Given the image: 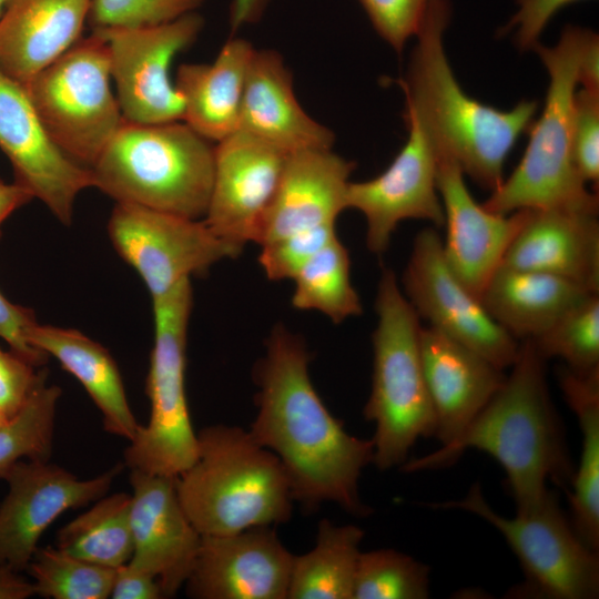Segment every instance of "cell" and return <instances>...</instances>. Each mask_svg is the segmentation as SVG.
<instances>
[{"label": "cell", "instance_id": "1", "mask_svg": "<svg viewBox=\"0 0 599 599\" xmlns=\"http://www.w3.org/2000/svg\"><path fill=\"white\" fill-rule=\"evenodd\" d=\"M309 362L298 335L283 325L272 329L254 366L257 412L248 432L282 463L294 501L307 510L335 502L352 516H368L358 480L373 463V440L351 435L332 415L313 386Z\"/></svg>", "mask_w": 599, "mask_h": 599}, {"label": "cell", "instance_id": "2", "mask_svg": "<svg viewBox=\"0 0 599 599\" xmlns=\"http://www.w3.org/2000/svg\"><path fill=\"white\" fill-rule=\"evenodd\" d=\"M545 362L531 339L520 341L504 384L468 427L435 451L407 459L402 470L440 468L467 449L484 451L502 467L517 514L544 502L550 493L549 479L566 489L575 471L548 389Z\"/></svg>", "mask_w": 599, "mask_h": 599}, {"label": "cell", "instance_id": "3", "mask_svg": "<svg viewBox=\"0 0 599 599\" xmlns=\"http://www.w3.org/2000/svg\"><path fill=\"white\" fill-rule=\"evenodd\" d=\"M449 0H434L415 34L405 77V118L417 123L437 156L454 160L490 192L504 180L512 148L535 120L538 102L522 100L504 111L484 104L458 83L445 50Z\"/></svg>", "mask_w": 599, "mask_h": 599}, {"label": "cell", "instance_id": "4", "mask_svg": "<svg viewBox=\"0 0 599 599\" xmlns=\"http://www.w3.org/2000/svg\"><path fill=\"white\" fill-rule=\"evenodd\" d=\"M196 435L197 457L176 476V486L201 535H229L291 519L294 498L287 474L248 429L217 424Z\"/></svg>", "mask_w": 599, "mask_h": 599}, {"label": "cell", "instance_id": "5", "mask_svg": "<svg viewBox=\"0 0 599 599\" xmlns=\"http://www.w3.org/2000/svg\"><path fill=\"white\" fill-rule=\"evenodd\" d=\"M591 30L567 24L556 44L537 43L548 73L541 114L529 128L527 148L511 174L481 205L494 213L522 209H572L598 213V195L587 190L572 160L573 103L579 63Z\"/></svg>", "mask_w": 599, "mask_h": 599}, {"label": "cell", "instance_id": "6", "mask_svg": "<svg viewBox=\"0 0 599 599\" xmlns=\"http://www.w3.org/2000/svg\"><path fill=\"white\" fill-rule=\"evenodd\" d=\"M214 164L215 146L185 122L124 120L90 170L93 187L115 203L201 220L209 205Z\"/></svg>", "mask_w": 599, "mask_h": 599}, {"label": "cell", "instance_id": "7", "mask_svg": "<svg viewBox=\"0 0 599 599\" xmlns=\"http://www.w3.org/2000/svg\"><path fill=\"white\" fill-rule=\"evenodd\" d=\"M373 374L364 417L375 424L373 464L402 467L415 443L435 435L436 420L420 354V318L395 273L384 268L375 300Z\"/></svg>", "mask_w": 599, "mask_h": 599}, {"label": "cell", "instance_id": "8", "mask_svg": "<svg viewBox=\"0 0 599 599\" xmlns=\"http://www.w3.org/2000/svg\"><path fill=\"white\" fill-rule=\"evenodd\" d=\"M154 342L145 382L149 423L124 450L125 465L151 474L179 476L197 457L185 393L186 338L193 306L191 280L152 300Z\"/></svg>", "mask_w": 599, "mask_h": 599}, {"label": "cell", "instance_id": "9", "mask_svg": "<svg viewBox=\"0 0 599 599\" xmlns=\"http://www.w3.org/2000/svg\"><path fill=\"white\" fill-rule=\"evenodd\" d=\"M474 514L505 538L517 556L522 581L508 598L596 599L599 597V551L587 546L550 490L535 510L514 518L496 512L486 501L480 483H474L466 496L432 505Z\"/></svg>", "mask_w": 599, "mask_h": 599}, {"label": "cell", "instance_id": "10", "mask_svg": "<svg viewBox=\"0 0 599 599\" xmlns=\"http://www.w3.org/2000/svg\"><path fill=\"white\" fill-rule=\"evenodd\" d=\"M111 80L106 43L93 31L24 85L53 142L89 169L124 121Z\"/></svg>", "mask_w": 599, "mask_h": 599}, {"label": "cell", "instance_id": "11", "mask_svg": "<svg viewBox=\"0 0 599 599\" xmlns=\"http://www.w3.org/2000/svg\"><path fill=\"white\" fill-rule=\"evenodd\" d=\"M108 233L113 247L139 274L152 300L242 252V247L216 236L202 219L129 203H115Z\"/></svg>", "mask_w": 599, "mask_h": 599}, {"label": "cell", "instance_id": "12", "mask_svg": "<svg viewBox=\"0 0 599 599\" xmlns=\"http://www.w3.org/2000/svg\"><path fill=\"white\" fill-rule=\"evenodd\" d=\"M203 24L196 11L153 27L93 30L106 43L111 79L125 121L156 124L183 120V99L170 79V67L176 54L197 39Z\"/></svg>", "mask_w": 599, "mask_h": 599}, {"label": "cell", "instance_id": "13", "mask_svg": "<svg viewBox=\"0 0 599 599\" xmlns=\"http://www.w3.org/2000/svg\"><path fill=\"white\" fill-rule=\"evenodd\" d=\"M400 287L418 317L427 321L428 326L474 349L504 370L516 361L520 341L502 328L451 272L436 227H426L415 236Z\"/></svg>", "mask_w": 599, "mask_h": 599}, {"label": "cell", "instance_id": "14", "mask_svg": "<svg viewBox=\"0 0 599 599\" xmlns=\"http://www.w3.org/2000/svg\"><path fill=\"white\" fill-rule=\"evenodd\" d=\"M122 468L116 464L97 477L80 479L49 460L16 463L2 478L9 490L0 504V566L26 570L45 529L64 511L106 495Z\"/></svg>", "mask_w": 599, "mask_h": 599}, {"label": "cell", "instance_id": "15", "mask_svg": "<svg viewBox=\"0 0 599 599\" xmlns=\"http://www.w3.org/2000/svg\"><path fill=\"white\" fill-rule=\"evenodd\" d=\"M0 150L14 182L39 199L64 225L78 195L93 187L91 170L68 156L50 138L23 84L0 70Z\"/></svg>", "mask_w": 599, "mask_h": 599}, {"label": "cell", "instance_id": "16", "mask_svg": "<svg viewBox=\"0 0 599 599\" xmlns=\"http://www.w3.org/2000/svg\"><path fill=\"white\" fill-rule=\"evenodd\" d=\"M405 121L407 140L388 167L370 180L349 182L346 191V209L364 215L366 245L376 255L387 251L393 233L405 220L444 226L437 155L417 123Z\"/></svg>", "mask_w": 599, "mask_h": 599}, {"label": "cell", "instance_id": "17", "mask_svg": "<svg viewBox=\"0 0 599 599\" xmlns=\"http://www.w3.org/2000/svg\"><path fill=\"white\" fill-rule=\"evenodd\" d=\"M287 155L236 130L215 145L214 177L202 219L220 238L243 248L257 242Z\"/></svg>", "mask_w": 599, "mask_h": 599}, {"label": "cell", "instance_id": "18", "mask_svg": "<svg viewBox=\"0 0 599 599\" xmlns=\"http://www.w3.org/2000/svg\"><path fill=\"white\" fill-rule=\"evenodd\" d=\"M185 582L197 599H287L294 555L275 526H256L229 535H201Z\"/></svg>", "mask_w": 599, "mask_h": 599}, {"label": "cell", "instance_id": "19", "mask_svg": "<svg viewBox=\"0 0 599 599\" xmlns=\"http://www.w3.org/2000/svg\"><path fill=\"white\" fill-rule=\"evenodd\" d=\"M437 189L444 210L443 252L455 276L480 300L509 245L525 224L528 209L498 214L476 202L465 174L451 159L437 156Z\"/></svg>", "mask_w": 599, "mask_h": 599}, {"label": "cell", "instance_id": "20", "mask_svg": "<svg viewBox=\"0 0 599 599\" xmlns=\"http://www.w3.org/2000/svg\"><path fill=\"white\" fill-rule=\"evenodd\" d=\"M130 484L133 554L128 562L154 576L172 597L192 571L202 536L180 501L176 476L131 469Z\"/></svg>", "mask_w": 599, "mask_h": 599}, {"label": "cell", "instance_id": "21", "mask_svg": "<svg viewBox=\"0 0 599 599\" xmlns=\"http://www.w3.org/2000/svg\"><path fill=\"white\" fill-rule=\"evenodd\" d=\"M420 354L436 420L434 437L446 445L483 410L507 374L474 349L428 325L420 331Z\"/></svg>", "mask_w": 599, "mask_h": 599}, {"label": "cell", "instance_id": "22", "mask_svg": "<svg viewBox=\"0 0 599 599\" xmlns=\"http://www.w3.org/2000/svg\"><path fill=\"white\" fill-rule=\"evenodd\" d=\"M238 131L290 155L333 148L334 133L298 103L292 74L273 49L254 50L245 80Z\"/></svg>", "mask_w": 599, "mask_h": 599}, {"label": "cell", "instance_id": "23", "mask_svg": "<svg viewBox=\"0 0 599 599\" xmlns=\"http://www.w3.org/2000/svg\"><path fill=\"white\" fill-rule=\"evenodd\" d=\"M598 213L572 209H528V216L500 266L537 271L599 292Z\"/></svg>", "mask_w": 599, "mask_h": 599}, {"label": "cell", "instance_id": "24", "mask_svg": "<svg viewBox=\"0 0 599 599\" xmlns=\"http://www.w3.org/2000/svg\"><path fill=\"white\" fill-rule=\"evenodd\" d=\"M355 163L329 150L287 155L257 244L325 224H336L346 210V191Z\"/></svg>", "mask_w": 599, "mask_h": 599}, {"label": "cell", "instance_id": "25", "mask_svg": "<svg viewBox=\"0 0 599 599\" xmlns=\"http://www.w3.org/2000/svg\"><path fill=\"white\" fill-rule=\"evenodd\" d=\"M92 0H9L0 18V70L26 85L79 39Z\"/></svg>", "mask_w": 599, "mask_h": 599}, {"label": "cell", "instance_id": "26", "mask_svg": "<svg viewBox=\"0 0 599 599\" xmlns=\"http://www.w3.org/2000/svg\"><path fill=\"white\" fill-rule=\"evenodd\" d=\"M252 44L236 34L212 63H183L175 87L183 99V122L211 142H220L238 126Z\"/></svg>", "mask_w": 599, "mask_h": 599}, {"label": "cell", "instance_id": "27", "mask_svg": "<svg viewBox=\"0 0 599 599\" xmlns=\"http://www.w3.org/2000/svg\"><path fill=\"white\" fill-rule=\"evenodd\" d=\"M591 294L564 277L499 266L480 301L490 316L518 341L535 339Z\"/></svg>", "mask_w": 599, "mask_h": 599}, {"label": "cell", "instance_id": "28", "mask_svg": "<svg viewBox=\"0 0 599 599\" xmlns=\"http://www.w3.org/2000/svg\"><path fill=\"white\" fill-rule=\"evenodd\" d=\"M29 343L61 366L84 387L111 435L133 439L140 425L129 405L118 365L109 351L73 328L35 323Z\"/></svg>", "mask_w": 599, "mask_h": 599}, {"label": "cell", "instance_id": "29", "mask_svg": "<svg viewBox=\"0 0 599 599\" xmlns=\"http://www.w3.org/2000/svg\"><path fill=\"white\" fill-rule=\"evenodd\" d=\"M557 376L581 432L580 460L568 493L570 521L581 540L599 551V368L581 374L562 365Z\"/></svg>", "mask_w": 599, "mask_h": 599}, {"label": "cell", "instance_id": "30", "mask_svg": "<svg viewBox=\"0 0 599 599\" xmlns=\"http://www.w3.org/2000/svg\"><path fill=\"white\" fill-rule=\"evenodd\" d=\"M364 530L322 519L314 547L294 556L287 599H353Z\"/></svg>", "mask_w": 599, "mask_h": 599}, {"label": "cell", "instance_id": "31", "mask_svg": "<svg viewBox=\"0 0 599 599\" xmlns=\"http://www.w3.org/2000/svg\"><path fill=\"white\" fill-rule=\"evenodd\" d=\"M131 495L115 493L95 500L57 534V548L99 566L118 568L133 554Z\"/></svg>", "mask_w": 599, "mask_h": 599}, {"label": "cell", "instance_id": "32", "mask_svg": "<svg viewBox=\"0 0 599 599\" xmlns=\"http://www.w3.org/2000/svg\"><path fill=\"white\" fill-rule=\"evenodd\" d=\"M349 266L348 251L336 236L293 277V307L321 312L333 323L361 315L363 306L352 285Z\"/></svg>", "mask_w": 599, "mask_h": 599}, {"label": "cell", "instance_id": "33", "mask_svg": "<svg viewBox=\"0 0 599 599\" xmlns=\"http://www.w3.org/2000/svg\"><path fill=\"white\" fill-rule=\"evenodd\" d=\"M27 570L35 595L53 599H105L114 569L72 556L57 547L38 548Z\"/></svg>", "mask_w": 599, "mask_h": 599}, {"label": "cell", "instance_id": "34", "mask_svg": "<svg viewBox=\"0 0 599 599\" xmlns=\"http://www.w3.org/2000/svg\"><path fill=\"white\" fill-rule=\"evenodd\" d=\"M61 388L39 387L18 414L0 427V479L19 460H49Z\"/></svg>", "mask_w": 599, "mask_h": 599}, {"label": "cell", "instance_id": "35", "mask_svg": "<svg viewBox=\"0 0 599 599\" xmlns=\"http://www.w3.org/2000/svg\"><path fill=\"white\" fill-rule=\"evenodd\" d=\"M430 568L395 549L362 551L353 599H427Z\"/></svg>", "mask_w": 599, "mask_h": 599}, {"label": "cell", "instance_id": "36", "mask_svg": "<svg viewBox=\"0 0 599 599\" xmlns=\"http://www.w3.org/2000/svg\"><path fill=\"white\" fill-rule=\"evenodd\" d=\"M545 358H560L576 373L599 368V296L591 294L531 339Z\"/></svg>", "mask_w": 599, "mask_h": 599}, {"label": "cell", "instance_id": "37", "mask_svg": "<svg viewBox=\"0 0 599 599\" xmlns=\"http://www.w3.org/2000/svg\"><path fill=\"white\" fill-rule=\"evenodd\" d=\"M204 0H92L88 22L93 30L164 24L196 12Z\"/></svg>", "mask_w": 599, "mask_h": 599}, {"label": "cell", "instance_id": "38", "mask_svg": "<svg viewBox=\"0 0 599 599\" xmlns=\"http://www.w3.org/2000/svg\"><path fill=\"white\" fill-rule=\"evenodd\" d=\"M336 236V224L287 235L262 245L258 263L271 281L293 278L305 263Z\"/></svg>", "mask_w": 599, "mask_h": 599}, {"label": "cell", "instance_id": "39", "mask_svg": "<svg viewBox=\"0 0 599 599\" xmlns=\"http://www.w3.org/2000/svg\"><path fill=\"white\" fill-rule=\"evenodd\" d=\"M434 0H358L377 34L402 54Z\"/></svg>", "mask_w": 599, "mask_h": 599}, {"label": "cell", "instance_id": "40", "mask_svg": "<svg viewBox=\"0 0 599 599\" xmlns=\"http://www.w3.org/2000/svg\"><path fill=\"white\" fill-rule=\"evenodd\" d=\"M572 160L587 183L599 180V92L579 89L575 95L572 120Z\"/></svg>", "mask_w": 599, "mask_h": 599}, {"label": "cell", "instance_id": "41", "mask_svg": "<svg viewBox=\"0 0 599 599\" xmlns=\"http://www.w3.org/2000/svg\"><path fill=\"white\" fill-rule=\"evenodd\" d=\"M48 370L35 367L0 348V410L9 418L24 406L31 395L47 383Z\"/></svg>", "mask_w": 599, "mask_h": 599}, {"label": "cell", "instance_id": "42", "mask_svg": "<svg viewBox=\"0 0 599 599\" xmlns=\"http://www.w3.org/2000/svg\"><path fill=\"white\" fill-rule=\"evenodd\" d=\"M579 0H516L518 9L502 27V34L514 31L520 50H532L550 20L566 6Z\"/></svg>", "mask_w": 599, "mask_h": 599}, {"label": "cell", "instance_id": "43", "mask_svg": "<svg viewBox=\"0 0 599 599\" xmlns=\"http://www.w3.org/2000/svg\"><path fill=\"white\" fill-rule=\"evenodd\" d=\"M38 323L31 308L11 303L0 292V338L11 352L35 367H44L49 356L28 341L29 331Z\"/></svg>", "mask_w": 599, "mask_h": 599}, {"label": "cell", "instance_id": "44", "mask_svg": "<svg viewBox=\"0 0 599 599\" xmlns=\"http://www.w3.org/2000/svg\"><path fill=\"white\" fill-rule=\"evenodd\" d=\"M110 597L112 599L165 598L158 579L126 562L114 569Z\"/></svg>", "mask_w": 599, "mask_h": 599}, {"label": "cell", "instance_id": "45", "mask_svg": "<svg viewBox=\"0 0 599 599\" xmlns=\"http://www.w3.org/2000/svg\"><path fill=\"white\" fill-rule=\"evenodd\" d=\"M579 85L585 90L599 92V38L592 30L580 58Z\"/></svg>", "mask_w": 599, "mask_h": 599}, {"label": "cell", "instance_id": "46", "mask_svg": "<svg viewBox=\"0 0 599 599\" xmlns=\"http://www.w3.org/2000/svg\"><path fill=\"white\" fill-rule=\"evenodd\" d=\"M272 0H232L230 8L231 35L246 26L261 21Z\"/></svg>", "mask_w": 599, "mask_h": 599}, {"label": "cell", "instance_id": "47", "mask_svg": "<svg viewBox=\"0 0 599 599\" xmlns=\"http://www.w3.org/2000/svg\"><path fill=\"white\" fill-rule=\"evenodd\" d=\"M35 595L33 582L19 571L0 566V599H27Z\"/></svg>", "mask_w": 599, "mask_h": 599}, {"label": "cell", "instance_id": "48", "mask_svg": "<svg viewBox=\"0 0 599 599\" xmlns=\"http://www.w3.org/2000/svg\"><path fill=\"white\" fill-rule=\"evenodd\" d=\"M32 199L31 193L17 182L6 183L0 179V237L4 221Z\"/></svg>", "mask_w": 599, "mask_h": 599}, {"label": "cell", "instance_id": "49", "mask_svg": "<svg viewBox=\"0 0 599 599\" xmlns=\"http://www.w3.org/2000/svg\"><path fill=\"white\" fill-rule=\"evenodd\" d=\"M10 418L3 413L0 410V427L2 425H4Z\"/></svg>", "mask_w": 599, "mask_h": 599}, {"label": "cell", "instance_id": "50", "mask_svg": "<svg viewBox=\"0 0 599 599\" xmlns=\"http://www.w3.org/2000/svg\"><path fill=\"white\" fill-rule=\"evenodd\" d=\"M9 0H0V18L2 16V12L4 10V7Z\"/></svg>", "mask_w": 599, "mask_h": 599}]
</instances>
